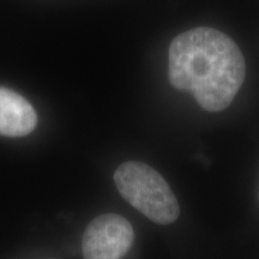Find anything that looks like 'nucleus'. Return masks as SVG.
I'll use <instances>...</instances> for the list:
<instances>
[{
    "label": "nucleus",
    "mask_w": 259,
    "mask_h": 259,
    "mask_svg": "<svg viewBox=\"0 0 259 259\" xmlns=\"http://www.w3.org/2000/svg\"><path fill=\"white\" fill-rule=\"evenodd\" d=\"M245 74L240 48L220 30L194 28L171 41L169 82L180 92L192 94L204 111L226 109L240 90Z\"/></svg>",
    "instance_id": "obj_1"
},
{
    "label": "nucleus",
    "mask_w": 259,
    "mask_h": 259,
    "mask_svg": "<svg viewBox=\"0 0 259 259\" xmlns=\"http://www.w3.org/2000/svg\"><path fill=\"white\" fill-rule=\"evenodd\" d=\"M116 189L126 202L158 225H169L179 218L176 194L154 168L137 161L119 166L114 173Z\"/></svg>",
    "instance_id": "obj_2"
},
{
    "label": "nucleus",
    "mask_w": 259,
    "mask_h": 259,
    "mask_svg": "<svg viewBox=\"0 0 259 259\" xmlns=\"http://www.w3.org/2000/svg\"><path fill=\"white\" fill-rule=\"evenodd\" d=\"M135 232L125 218L105 213L93 220L83 235L84 259H121L131 248Z\"/></svg>",
    "instance_id": "obj_3"
},
{
    "label": "nucleus",
    "mask_w": 259,
    "mask_h": 259,
    "mask_svg": "<svg viewBox=\"0 0 259 259\" xmlns=\"http://www.w3.org/2000/svg\"><path fill=\"white\" fill-rule=\"evenodd\" d=\"M37 125L35 109L23 96L0 87V135L24 137Z\"/></svg>",
    "instance_id": "obj_4"
}]
</instances>
